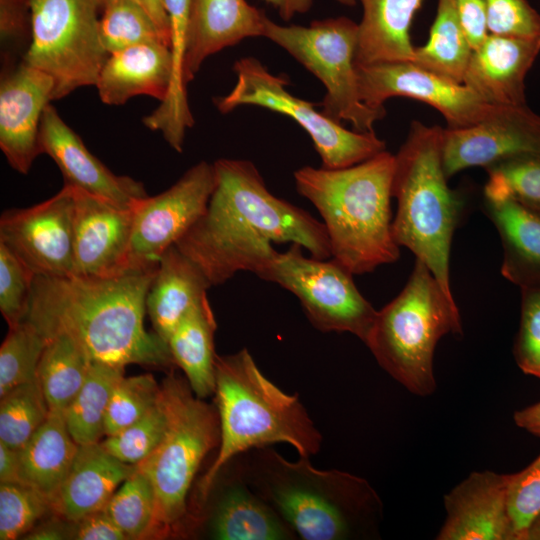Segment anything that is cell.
Wrapping results in <instances>:
<instances>
[{
  "instance_id": "cell-1",
  "label": "cell",
  "mask_w": 540,
  "mask_h": 540,
  "mask_svg": "<svg viewBox=\"0 0 540 540\" xmlns=\"http://www.w3.org/2000/svg\"><path fill=\"white\" fill-rule=\"evenodd\" d=\"M215 187L203 215L175 243L211 286L240 271L257 274L277 253L272 242L301 245L312 257H331L323 222L273 195L248 160L220 158Z\"/></svg>"
},
{
  "instance_id": "cell-2",
  "label": "cell",
  "mask_w": 540,
  "mask_h": 540,
  "mask_svg": "<svg viewBox=\"0 0 540 540\" xmlns=\"http://www.w3.org/2000/svg\"><path fill=\"white\" fill-rule=\"evenodd\" d=\"M157 267L110 277L36 275L24 320L47 340L67 335L92 362L167 367L168 344L144 326L146 295Z\"/></svg>"
},
{
  "instance_id": "cell-3",
  "label": "cell",
  "mask_w": 540,
  "mask_h": 540,
  "mask_svg": "<svg viewBox=\"0 0 540 540\" xmlns=\"http://www.w3.org/2000/svg\"><path fill=\"white\" fill-rule=\"evenodd\" d=\"M251 487L303 540H356L379 536L383 504L364 478L321 470L309 457L289 461L268 447L236 456Z\"/></svg>"
},
{
  "instance_id": "cell-4",
  "label": "cell",
  "mask_w": 540,
  "mask_h": 540,
  "mask_svg": "<svg viewBox=\"0 0 540 540\" xmlns=\"http://www.w3.org/2000/svg\"><path fill=\"white\" fill-rule=\"evenodd\" d=\"M394 168L395 155L385 150L346 168L304 166L294 172L297 192L323 219L332 259L353 275L400 256L390 209Z\"/></svg>"
},
{
  "instance_id": "cell-5",
  "label": "cell",
  "mask_w": 540,
  "mask_h": 540,
  "mask_svg": "<svg viewBox=\"0 0 540 540\" xmlns=\"http://www.w3.org/2000/svg\"><path fill=\"white\" fill-rule=\"evenodd\" d=\"M218 452L197 484V508L219 471L234 457L275 443L291 445L302 457L321 449L322 435L299 400L270 381L249 351L216 357Z\"/></svg>"
},
{
  "instance_id": "cell-6",
  "label": "cell",
  "mask_w": 540,
  "mask_h": 540,
  "mask_svg": "<svg viewBox=\"0 0 540 540\" xmlns=\"http://www.w3.org/2000/svg\"><path fill=\"white\" fill-rule=\"evenodd\" d=\"M442 132L439 126L411 123L407 138L395 155L392 197L397 200V211L392 232L396 243L423 262L445 294L454 299L449 257L461 202L447 184Z\"/></svg>"
},
{
  "instance_id": "cell-7",
  "label": "cell",
  "mask_w": 540,
  "mask_h": 540,
  "mask_svg": "<svg viewBox=\"0 0 540 540\" xmlns=\"http://www.w3.org/2000/svg\"><path fill=\"white\" fill-rule=\"evenodd\" d=\"M448 334L462 335L458 307L416 259L405 287L377 311L364 343L392 378L411 393L427 396L436 387L435 347Z\"/></svg>"
},
{
  "instance_id": "cell-8",
  "label": "cell",
  "mask_w": 540,
  "mask_h": 540,
  "mask_svg": "<svg viewBox=\"0 0 540 540\" xmlns=\"http://www.w3.org/2000/svg\"><path fill=\"white\" fill-rule=\"evenodd\" d=\"M161 390L168 428L158 447L137 466L153 486L157 530L171 532L189 513L190 489L205 457L220 444V423L217 408L197 397L187 379L171 374Z\"/></svg>"
},
{
  "instance_id": "cell-9",
  "label": "cell",
  "mask_w": 540,
  "mask_h": 540,
  "mask_svg": "<svg viewBox=\"0 0 540 540\" xmlns=\"http://www.w3.org/2000/svg\"><path fill=\"white\" fill-rule=\"evenodd\" d=\"M263 37L287 51L325 87L321 112L348 121L355 131L374 132L385 110L366 105L360 96L355 55L358 23L340 16L314 20L308 26L281 25L264 18Z\"/></svg>"
},
{
  "instance_id": "cell-10",
  "label": "cell",
  "mask_w": 540,
  "mask_h": 540,
  "mask_svg": "<svg viewBox=\"0 0 540 540\" xmlns=\"http://www.w3.org/2000/svg\"><path fill=\"white\" fill-rule=\"evenodd\" d=\"M32 40L25 62L54 82L53 101L95 86L109 56L94 0H30Z\"/></svg>"
},
{
  "instance_id": "cell-11",
  "label": "cell",
  "mask_w": 540,
  "mask_h": 540,
  "mask_svg": "<svg viewBox=\"0 0 540 540\" xmlns=\"http://www.w3.org/2000/svg\"><path fill=\"white\" fill-rule=\"evenodd\" d=\"M236 83L224 96L214 99L223 114L252 105L283 114L310 136L322 167L346 168L386 150L374 132L351 131L315 108V104L292 95L287 77L271 73L258 59L243 57L233 65Z\"/></svg>"
},
{
  "instance_id": "cell-12",
  "label": "cell",
  "mask_w": 540,
  "mask_h": 540,
  "mask_svg": "<svg viewBox=\"0 0 540 540\" xmlns=\"http://www.w3.org/2000/svg\"><path fill=\"white\" fill-rule=\"evenodd\" d=\"M302 248L292 243L277 251L256 275L293 293L316 329L348 332L365 342L377 310L357 289L353 274L334 259L304 256Z\"/></svg>"
},
{
  "instance_id": "cell-13",
  "label": "cell",
  "mask_w": 540,
  "mask_h": 540,
  "mask_svg": "<svg viewBox=\"0 0 540 540\" xmlns=\"http://www.w3.org/2000/svg\"><path fill=\"white\" fill-rule=\"evenodd\" d=\"M214 187L213 163L200 161L167 190L139 200L133 206L129 268L158 266L164 251L206 211Z\"/></svg>"
},
{
  "instance_id": "cell-14",
  "label": "cell",
  "mask_w": 540,
  "mask_h": 540,
  "mask_svg": "<svg viewBox=\"0 0 540 540\" xmlns=\"http://www.w3.org/2000/svg\"><path fill=\"white\" fill-rule=\"evenodd\" d=\"M360 96L376 110L394 96L409 97L437 109L447 128H463L489 116L496 106L488 104L463 83H456L411 61L356 65Z\"/></svg>"
},
{
  "instance_id": "cell-15",
  "label": "cell",
  "mask_w": 540,
  "mask_h": 540,
  "mask_svg": "<svg viewBox=\"0 0 540 540\" xmlns=\"http://www.w3.org/2000/svg\"><path fill=\"white\" fill-rule=\"evenodd\" d=\"M73 216V188L65 184L44 202L4 211L0 218V242L35 276H73Z\"/></svg>"
},
{
  "instance_id": "cell-16",
  "label": "cell",
  "mask_w": 540,
  "mask_h": 540,
  "mask_svg": "<svg viewBox=\"0 0 540 540\" xmlns=\"http://www.w3.org/2000/svg\"><path fill=\"white\" fill-rule=\"evenodd\" d=\"M524 154H540V116L526 105L496 106L476 124L442 132V162L447 177Z\"/></svg>"
},
{
  "instance_id": "cell-17",
  "label": "cell",
  "mask_w": 540,
  "mask_h": 540,
  "mask_svg": "<svg viewBox=\"0 0 540 540\" xmlns=\"http://www.w3.org/2000/svg\"><path fill=\"white\" fill-rule=\"evenodd\" d=\"M72 188L74 275L110 277L130 269L133 208Z\"/></svg>"
},
{
  "instance_id": "cell-18",
  "label": "cell",
  "mask_w": 540,
  "mask_h": 540,
  "mask_svg": "<svg viewBox=\"0 0 540 540\" xmlns=\"http://www.w3.org/2000/svg\"><path fill=\"white\" fill-rule=\"evenodd\" d=\"M53 92L52 78L25 61L1 69L0 148L20 174H28L41 154L40 124Z\"/></svg>"
},
{
  "instance_id": "cell-19",
  "label": "cell",
  "mask_w": 540,
  "mask_h": 540,
  "mask_svg": "<svg viewBox=\"0 0 540 540\" xmlns=\"http://www.w3.org/2000/svg\"><path fill=\"white\" fill-rule=\"evenodd\" d=\"M39 145L60 169L66 185L125 208L147 197L144 185L129 176L114 174L86 148L78 134L49 104L42 116Z\"/></svg>"
},
{
  "instance_id": "cell-20",
  "label": "cell",
  "mask_w": 540,
  "mask_h": 540,
  "mask_svg": "<svg viewBox=\"0 0 540 540\" xmlns=\"http://www.w3.org/2000/svg\"><path fill=\"white\" fill-rule=\"evenodd\" d=\"M508 474L472 472L444 496L438 540H517L507 506Z\"/></svg>"
},
{
  "instance_id": "cell-21",
  "label": "cell",
  "mask_w": 540,
  "mask_h": 540,
  "mask_svg": "<svg viewBox=\"0 0 540 540\" xmlns=\"http://www.w3.org/2000/svg\"><path fill=\"white\" fill-rule=\"evenodd\" d=\"M540 51V37L489 34L473 50L463 84L494 106H522L524 79Z\"/></svg>"
},
{
  "instance_id": "cell-22",
  "label": "cell",
  "mask_w": 540,
  "mask_h": 540,
  "mask_svg": "<svg viewBox=\"0 0 540 540\" xmlns=\"http://www.w3.org/2000/svg\"><path fill=\"white\" fill-rule=\"evenodd\" d=\"M209 508L207 532L217 540H295L291 527L245 480L237 458Z\"/></svg>"
},
{
  "instance_id": "cell-23",
  "label": "cell",
  "mask_w": 540,
  "mask_h": 540,
  "mask_svg": "<svg viewBox=\"0 0 540 540\" xmlns=\"http://www.w3.org/2000/svg\"><path fill=\"white\" fill-rule=\"evenodd\" d=\"M265 16L246 0H190L186 84L209 56L246 38L263 37Z\"/></svg>"
},
{
  "instance_id": "cell-24",
  "label": "cell",
  "mask_w": 540,
  "mask_h": 540,
  "mask_svg": "<svg viewBox=\"0 0 540 540\" xmlns=\"http://www.w3.org/2000/svg\"><path fill=\"white\" fill-rule=\"evenodd\" d=\"M137 470L108 453L100 442L79 445L72 467L52 502L69 523L104 509L117 487Z\"/></svg>"
},
{
  "instance_id": "cell-25",
  "label": "cell",
  "mask_w": 540,
  "mask_h": 540,
  "mask_svg": "<svg viewBox=\"0 0 540 540\" xmlns=\"http://www.w3.org/2000/svg\"><path fill=\"white\" fill-rule=\"evenodd\" d=\"M172 72L170 48L163 43H146L109 54L95 86L107 105H122L138 95L162 102Z\"/></svg>"
},
{
  "instance_id": "cell-26",
  "label": "cell",
  "mask_w": 540,
  "mask_h": 540,
  "mask_svg": "<svg viewBox=\"0 0 540 540\" xmlns=\"http://www.w3.org/2000/svg\"><path fill=\"white\" fill-rule=\"evenodd\" d=\"M210 282L174 244L161 255L146 295V314L166 343L184 315L206 295Z\"/></svg>"
},
{
  "instance_id": "cell-27",
  "label": "cell",
  "mask_w": 540,
  "mask_h": 540,
  "mask_svg": "<svg viewBox=\"0 0 540 540\" xmlns=\"http://www.w3.org/2000/svg\"><path fill=\"white\" fill-rule=\"evenodd\" d=\"M356 65L412 61L410 27L423 0H360Z\"/></svg>"
},
{
  "instance_id": "cell-28",
  "label": "cell",
  "mask_w": 540,
  "mask_h": 540,
  "mask_svg": "<svg viewBox=\"0 0 540 540\" xmlns=\"http://www.w3.org/2000/svg\"><path fill=\"white\" fill-rule=\"evenodd\" d=\"M484 206L503 243L502 274L534 284L540 277V212L507 196L484 195Z\"/></svg>"
},
{
  "instance_id": "cell-29",
  "label": "cell",
  "mask_w": 540,
  "mask_h": 540,
  "mask_svg": "<svg viewBox=\"0 0 540 540\" xmlns=\"http://www.w3.org/2000/svg\"><path fill=\"white\" fill-rule=\"evenodd\" d=\"M170 26V51L173 72L167 97L148 116L144 125L162 133L166 142L182 152L185 132L194 124L184 77L190 31V0H163Z\"/></svg>"
},
{
  "instance_id": "cell-30",
  "label": "cell",
  "mask_w": 540,
  "mask_h": 540,
  "mask_svg": "<svg viewBox=\"0 0 540 540\" xmlns=\"http://www.w3.org/2000/svg\"><path fill=\"white\" fill-rule=\"evenodd\" d=\"M78 448L68 430L64 412L50 410L44 423L18 450L22 484L40 491L53 502Z\"/></svg>"
},
{
  "instance_id": "cell-31",
  "label": "cell",
  "mask_w": 540,
  "mask_h": 540,
  "mask_svg": "<svg viewBox=\"0 0 540 540\" xmlns=\"http://www.w3.org/2000/svg\"><path fill=\"white\" fill-rule=\"evenodd\" d=\"M216 327L205 295L184 315L167 341L174 364L183 370L192 391L201 399L215 393Z\"/></svg>"
},
{
  "instance_id": "cell-32",
  "label": "cell",
  "mask_w": 540,
  "mask_h": 540,
  "mask_svg": "<svg viewBox=\"0 0 540 540\" xmlns=\"http://www.w3.org/2000/svg\"><path fill=\"white\" fill-rule=\"evenodd\" d=\"M472 52L453 0H438L429 39L425 45L414 49L411 62L441 77L463 83Z\"/></svg>"
},
{
  "instance_id": "cell-33",
  "label": "cell",
  "mask_w": 540,
  "mask_h": 540,
  "mask_svg": "<svg viewBox=\"0 0 540 540\" xmlns=\"http://www.w3.org/2000/svg\"><path fill=\"white\" fill-rule=\"evenodd\" d=\"M91 362L69 336L47 339L37 368V380L49 410H66L82 387Z\"/></svg>"
},
{
  "instance_id": "cell-34",
  "label": "cell",
  "mask_w": 540,
  "mask_h": 540,
  "mask_svg": "<svg viewBox=\"0 0 540 540\" xmlns=\"http://www.w3.org/2000/svg\"><path fill=\"white\" fill-rule=\"evenodd\" d=\"M125 368L91 362L87 377L64 411L68 430L78 445L100 442L109 400Z\"/></svg>"
},
{
  "instance_id": "cell-35",
  "label": "cell",
  "mask_w": 540,
  "mask_h": 540,
  "mask_svg": "<svg viewBox=\"0 0 540 540\" xmlns=\"http://www.w3.org/2000/svg\"><path fill=\"white\" fill-rule=\"evenodd\" d=\"M101 42L111 54L146 43L169 42L150 15L134 0H114L100 14Z\"/></svg>"
},
{
  "instance_id": "cell-36",
  "label": "cell",
  "mask_w": 540,
  "mask_h": 540,
  "mask_svg": "<svg viewBox=\"0 0 540 540\" xmlns=\"http://www.w3.org/2000/svg\"><path fill=\"white\" fill-rule=\"evenodd\" d=\"M0 441L19 450L49 415L37 378L0 397Z\"/></svg>"
},
{
  "instance_id": "cell-37",
  "label": "cell",
  "mask_w": 540,
  "mask_h": 540,
  "mask_svg": "<svg viewBox=\"0 0 540 540\" xmlns=\"http://www.w3.org/2000/svg\"><path fill=\"white\" fill-rule=\"evenodd\" d=\"M128 539H139L156 527V500L148 477L138 469L115 491L103 509Z\"/></svg>"
},
{
  "instance_id": "cell-38",
  "label": "cell",
  "mask_w": 540,
  "mask_h": 540,
  "mask_svg": "<svg viewBox=\"0 0 540 540\" xmlns=\"http://www.w3.org/2000/svg\"><path fill=\"white\" fill-rule=\"evenodd\" d=\"M46 342L44 336L26 320L10 327L0 348V397L37 378Z\"/></svg>"
},
{
  "instance_id": "cell-39",
  "label": "cell",
  "mask_w": 540,
  "mask_h": 540,
  "mask_svg": "<svg viewBox=\"0 0 540 540\" xmlns=\"http://www.w3.org/2000/svg\"><path fill=\"white\" fill-rule=\"evenodd\" d=\"M484 195L507 196L540 212V154H524L485 167Z\"/></svg>"
},
{
  "instance_id": "cell-40",
  "label": "cell",
  "mask_w": 540,
  "mask_h": 540,
  "mask_svg": "<svg viewBox=\"0 0 540 540\" xmlns=\"http://www.w3.org/2000/svg\"><path fill=\"white\" fill-rule=\"evenodd\" d=\"M168 428V411L162 394L157 404L139 420L100 441L120 461L138 465L158 447Z\"/></svg>"
},
{
  "instance_id": "cell-41",
  "label": "cell",
  "mask_w": 540,
  "mask_h": 540,
  "mask_svg": "<svg viewBox=\"0 0 540 540\" xmlns=\"http://www.w3.org/2000/svg\"><path fill=\"white\" fill-rule=\"evenodd\" d=\"M160 395L161 386L151 374L123 376L109 400L104 435H114L139 420L157 404Z\"/></svg>"
},
{
  "instance_id": "cell-42",
  "label": "cell",
  "mask_w": 540,
  "mask_h": 540,
  "mask_svg": "<svg viewBox=\"0 0 540 540\" xmlns=\"http://www.w3.org/2000/svg\"><path fill=\"white\" fill-rule=\"evenodd\" d=\"M49 511L52 501L21 483H0V539L23 538Z\"/></svg>"
},
{
  "instance_id": "cell-43",
  "label": "cell",
  "mask_w": 540,
  "mask_h": 540,
  "mask_svg": "<svg viewBox=\"0 0 540 540\" xmlns=\"http://www.w3.org/2000/svg\"><path fill=\"white\" fill-rule=\"evenodd\" d=\"M35 274L0 242V311L9 327L27 313Z\"/></svg>"
},
{
  "instance_id": "cell-44",
  "label": "cell",
  "mask_w": 540,
  "mask_h": 540,
  "mask_svg": "<svg viewBox=\"0 0 540 540\" xmlns=\"http://www.w3.org/2000/svg\"><path fill=\"white\" fill-rule=\"evenodd\" d=\"M31 40V1L0 0L1 69L23 62Z\"/></svg>"
},
{
  "instance_id": "cell-45",
  "label": "cell",
  "mask_w": 540,
  "mask_h": 540,
  "mask_svg": "<svg viewBox=\"0 0 540 540\" xmlns=\"http://www.w3.org/2000/svg\"><path fill=\"white\" fill-rule=\"evenodd\" d=\"M507 506L517 540L540 513V454L525 469L508 474Z\"/></svg>"
},
{
  "instance_id": "cell-46",
  "label": "cell",
  "mask_w": 540,
  "mask_h": 540,
  "mask_svg": "<svg viewBox=\"0 0 540 540\" xmlns=\"http://www.w3.org/2000/svg\"><path fill=\"white\" fill-rule=\"evenodd\" d=\"M523 294L514 353L519 368L540 379V284L525 286Z\"/></svg>"
},
{
  "instance_id": "cell-47",
  "label": "cell",
  "mask_w": 540,
  "mask_h": 540,
  "mask_svg": "<svg viewBox=\"0 0 540 540\" xmlns=\"http://www.w3.org/2000/svg\"><path fill=\"white\" fill-rule=\"evenodd\" d=\"M489 34L540 37V15L526 0H485Z\"/></svg>"
},
{
  "instance_id": "cell-48",
  "label": "cell",
  "mask_w": 540,
  "mask_h": 540,
  "mask_svg": "<svg viewBox=\"0 0 540 540\" xmlns=\"http://www.w3.org/2000/svg\"><path fill=\"white\" fill-rule=\"evenodd\" d=\"M460 25L476 49L489 35L485 0H453Z\"/></svg>"
},
{
  "instance_id": "cell-49",
  "label": "cell",
  "mask_w": 540,
  "mask_h": 540,
  "mask_svg": "<svg viewBox=\"0 0 540 540\" xmlns=\"http://www.w3.org/2000/svg\"><path fill=\"white\" fill-rule=\"evenodd\" d=\"M71 539L76 540H125L123 531L102 509L71 523Z\"/></svg>"
},
{
  "instance_id": "cell-50",
  "label": "cell",
  "mask_w": 540,
  "mask_h": 540,
  "mask_svg": "<svg viewBox=\"0 0 540 540\" xmlns=\"http://www.w3.org/2000/svg\"><path fill=\"white\" fill-rule=\"evenodd\" d=\"M0 483H21L18 450L0 441Z\"/></svg>"
},
{
  "instance_id": "cell-51",
  "label": "cell",
  "mask_w": 540,
  "mask_h": 540,
  "mask_svg": "<svg viewBox=\"0 0 540 540\" xmlns=\"http://www.w3.org/2000/svg\"><path fill=\"white\" fill-rule=\"evenodd\" d=\"M22 539L63 540L71 539V528L62 523L51 522L32 529Z\"/></svg>"
},
{
  "instance_id": "cell-52",
  "label": "cell",
  "mask_w": 540,
  "mask_h": 540,
  "mask_svg": "<svg viewBox=\"0 0 540 540\" xmlns=\"http://www.w3.org/2000/svg\"><path fill=\"white\" fill-rule=\"evenodd\" d=\"M272 6L279 16L289 21L298 14L307 13L314 4L315 0H263Z\"/></svg>"
},
{
  "instance_id": "cell-53",
  "label": "cell",
  "mask_w": 540,
  "mask_h": 540,
  "mask_svg": "<svg viewBox=\"0 0 540 540\" xmlns=\"http://www.w3.org/2000/svg\"><path fill=\"white\" fill-rule=\"evenodd\" d=\"M153 19L159 30L166 37L170 46V26L163 0H134Z\"/></svg>"
},
{
  "instance_id": "cell-54",
  "label": "cell",
  "mask_w": 540,
  "mask_h": 540,
  "mask_svg": "<svg viewBox=\"0 0 540 540\" xmlns=\"http://www.w3.org/2000/svg\"><path fill=\"white\" fill-rule=\"evenodd\" d=\"M514 421L517 426L540 437V402L515 412Z\"/></svg>"
},
{
  "instance_id": "cell-55",
  "label": "cell",
  "mask_w": 540,
  "mask_h": 540,
  "mask_svg": "<svg viewBox=\"0 0 540 540\" xmlns=\"http://www.w3.org/2000/svg\"><path fill=\"white\" fill-rule=\"evenodd\" d=\"M525 540H540V513L534 518L530 524Z\"/></svg>"
},
{
  "instance_id": "cell-56",
  "label": "cell",
  "mask_w": 540,
  "mask_h": 540,
  "mask_svg": "<svg viewBox=\"0 0 540 540\" xmlns=\"http://www.w3.org/2000/svg\"><path fill=\"white\" fill-rule=\"evenodd\" d=\"M94 1L96 2V4L98 5V7L100 8L102 12V10L114 0H94Z\"/></svg>"
},
{
  "instance_id": "cell-57",
  "label": "cell",
  "mask_w": 540,
  "mask_h": 540,
  "mask_svg": "<svg viewBox=\"0 0 540 540\" xmlns=\"http://www.w3.org/2000/svg\"><path fill=\"white\" fill-rule=\"evenodd\" d=\"M336 1L344 6H354L358 0H336Z\"/></svg>"
}]
</instances>
